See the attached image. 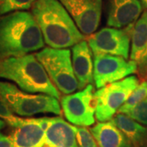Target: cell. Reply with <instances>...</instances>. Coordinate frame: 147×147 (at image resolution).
<instances>
[{
  "mask_svg": "<svg viewBox=\"0 0 147 147\" xmlns=\"http://www.w3.org/2000/svg\"><path fill=\"white\" fill-rule=\"evenodd\" d=\"M44 39L31 12L17 11L0 16V60L42 49Z\"/></svg>",
  "mask_w": 147,
  "mask_h": 147,
  "instance_id": "obj_1",
  "label": "cell"
},
{
  "mask_svg": "<svg viewBox=\"0 0 147 147\" xmlns=\"http://www.w3.org/2000/svg\"><path fill=\"white\" fill-rule=\"evenodd\" d=\"M31 13L50 47L67 48L84 39V34L59 0H36Z\"/></svg>",
  "mask_w": 147,
  "mask_h": 147,
  "instance_id": "obj_2",
  "label": "cell"
},
{
  "mask_svg": "<svg viewBox=\"0 0 147 147\" xmlns=\"http://www.w3.org/2000/svg\"><path fill=\"white\" fill-rule=\"evenodd\" d=\"M0 79L14 82L26 92L61 97L44 67L33 54L0 60Z\"/></svg>",
  "mask_w": 147,
  "mask_h": 147,
  "instance_id": "obj_3",
  "label": "cell"
},
{
  "mask_svg": "<svg viewBox=\"0 0 147 147\" xmlns=\"http://www.w3.org/2000/svg\"><path fill=\"white\" fill-rule=\"evenodd\" d=\"M0 97L13 113L19 116L47 113L61 115L57 98L46 94H30L7 82L0 81Z\"/></svg>",
  "mask_w": 147,
  "mask_h": 147,
  "instance_id": "obj_4",
  "label": "cell"
},
{
  "mask_svg": "<svg viewBox=\"0 0 147 147\" xmlns=\"http://www.w3.org/2000/svg\"><path fill=\"white\" fill-rule=\"evenodd\" d=\"M35 56L57 89L65 95L74 93L79 89L69 49L45 47Z\"/></svg>",
  "mask_w": 147,
  "mask_h": 147,
  "instance_id": "obj_5",
  "label": "cell"
},
{
  "mask_svg": "<svg viewBox=\"0 0 147 147\" xmlns=\"http://www.w3.org/2000/svg\"><path fill=\"white\" fill-rule=\"evenodd\" d=\"M138 85L139 79L131 75L99 88L94 93L96 119L99 122L111 120Z\"/></svg>",
  "mask_w": 147,
  "mask_h": 147,
  "instance_id": "obj_6",
  "label": "cell"
},
{
  "mask_svg": "<svg viewBox=\"0 0 147 147\" xmlns=\"http://www.w3.org/2000/svg\"><path fill=\"white\" fill-rule=\"evenodd\" d=\"M134 24L120 30L114 27H105L90 34L87 41L93 55L110 54L127 59Z\"/></svg>",
  "mask_w": 147,
  "mask_h": 147,
  "instance_id": "obj_7",
  "label": "cell"
},
{
  "mask_svg": "<svg viewBox=\"0 0 147 147\" xmlns=\"http://www.w3.org/2000/svg\"><path fill=\"white\" fill-rule=\"evenodd\" d=\"M94 88L92 84L77 92L61 98V105L65 119L76 126L88 127L95 123Z\"/></svg>",
  "mask_w": 147,
  "mask_h": 147,
  "instance_id": "obj_8",
  "label": "cell"
},
{
  "mask_svg": "<svg viewBox=\"0 0 147 147\" xmlns=\"http://www.w3.org/2000/svg\"><path fill=\"white\" fill-rule=\"evenodd\" d=\"M94 83L96 88L119 81L137 72V65L133 61L110 54L94 55Z\"/></svg>",
  "mask_w": 147,
  "mask_h": 147,
  "instance_id": "obj_9",
  "label": "cell"
},
{
  "mask_svg": "<svg viewBox=\"0 0 147 147\" xmlns=\"http://www.w3.org/2000/svg\"><path fill=\"white\" fill-rule=\"evenodd\" d=\"M84 35L93 34L99 26L102 0H59Z\"/></svg>",
  "mask_w": 147,
  "mask_h": 147,
  "instance_id": "obj_10",
  "label": "cell"
},
{
  "mask_svg": "<svg viewBox=\"0 0 147 147\" xmlns=\"http://www.w3.org/2000/svg\"><path fill=\"white\" fill-rule=\"evenodd\" d=\"M51 118L22 119L16 116L10 125L13 131L10 137L15 147H40L45 140V132Z\"/></svg>",
  "mask_w": 147,
  "mask_h": 147,
  "instance_id": "obj_11",
  "label": "cell"
},
{
  "mask_svg": "<svg viewBox=\"0 0 147 147\" xmlns=\"http://www.w3.org/2000/svg\"><path fill=\"white\" fill-rule=\"evenodd\" d=\"M141 0H108L107 25L122 29L134 24L142 11Z\"/></svg>",
  "mask_w": 147,
  "mask_h": 147,
  "instance_id": "obj_12",
  "label": "cell"
},
{
  "mask_svg": "<svg viewBox=\"0 0 147 147\" xmlns=\"http://www.w3.org/2000/svg\"><path fill=\"white\" fill-rule=\"evenodd\" d=\"M130 58L137 65V73L147 80V11H143L132 28Z\"/></svg>",
  "mask_w": 147,
  "mask_h": 147,
  "instance_id": "obj_13",
  "label": "cell"
},
{
  "mask_svg": "<svg viewBox=\"0 0 147 147\" xmlns=\"http://www.w3.org/2000/svg\"><path fill=\"white\" fill-rule=\"evenodd\" d=\"M72 65L79 89H84L94 82L92 52L87 40L84 39L72 47Z\"/></svg>",
  "mask_w": 147,
  "mask_h": 147,
  "instance_id": "obj_14",
  "label": "cell"
},
{
  "mask_svg": "<svg viewBox=\"0 0 147 147\" xmlns=\"http://www.w3.org/2000/svg\"><path fill=\"white\" fill-rule=\"evenodd\" d=\"M44 142L53 147H79L75 126L69 124L61 117L51 118L45 132Z\"/></svg>",
  "mask_w": 147,
  "mask_h": 147,
  "instance_id": "obj_15",
  "label": "cell"
},
{
  "mask_svg": "<svg viewBox=\"0 0 147 147\" xmlns=\"http://www.w3.org/2000/svg\"><path fill=\"white\" fill-rule=\"evenodd\" d=\"M90 131L99 147H133L129 139L112 120L100 122Z\"/></svg>",
  "mask_w": 147,
  "mask_h": 147,
  "instance_id": "obj_16",
  "label": "cell"
},
{
  "mask_svg": "<svg viewBox=\"0 0 147 147\" xmlns=\"http://www.w3.org/2000/svg\"><path fill=\"white\" fill-rule=\"evenodd\" d=\"M111 120L125 134L133 147H147L146 127L121 113H117Z\"/></svg>",
  "mask_w": 147,
  "mask_h": 147,
  "instance_id": "obj_17",
  "label": "cell"
},
{
  "mask_svg": "<svg viewBox=\"0 0 147 147\" xmlns=\"http://www.w3.org/2000/svg\"><path fill=\"white\" fill-rule=\"evenodd\" d=\"M147 98V80H144L142 84H140L134 90L131 94L129 96L127 101L121 106L118 113L125 114L127 110L131 109L133 106L137 105L141 101Z\"/></svg>",
  "mask_w": 147,
  "mask_h": 147,
  "instance_id": "obj_18",
  "label": "cell"
},
{
  "mask_svg": "<svg viewBox=\"0 0 147 147\" xmlns=\"http://www.w3.org/2000/svg\"><path fill=\"white\" fill-rule=\"evenodd\" d=\"M36 0H0V16L31 8Z\"/></svg>",
  "mask_w": 147,
  "mask_h": 147,
  "instance_id": "obj_19",
  "label": "cell"
},
{
  "mask_svg": "<svg viewBox=\"0 0 147 147\" xmlns=\"http://www.w3.org/2000/svg\"><path fill=\"white\" fill-rule=\"evenodd\" d=\"M124 115L142 125L147 126V98L127 110Z\"/></svg>",
  "mask_w": 147,
  "mask_h": 147,
  "instance_id": "obj_20",
  "label": "cell"
},
{
  "mask_svg": "<svg viewBox=\"0 0 147 147\" xmlns=\"http://www.w3.org/2000/svg\"><path fill=\"white\" fill-rule=\"evenodd\" d=\"M76 138L79 147H99L92 132L84 127H76Z\"/></svg>",
  "mask_w": 147,
  "mask_h": 147,
  "instance_id": "obj_21",
  "label": "cell"
},
{
  "mask_svg": "<svg viewBox=\"0 0 147 147\" xmlns=\"http://www.w3.org/2000/svg\"><path fill=\"white\" fill-rule=\"evenodd\" d=\"M16 117V116L13 115V112L10 110V108L0 97V119H3L9 125Z\"/></svg>",
  "mask_w": 147,
  "mask_h": 147,
  "instance_id": "obj_22",
  "label": "cell"
},
{
  "mask_svg": "<svg viewBox=\"0 0 147 147\" xmlns=\"http://www.w3.org/2000/svg\"><path fill=\"white\" fill-rule=\"evenodd\" d=\"M0 147H15L11 137H7L0 132Z\"/></svg>",
  "mask_w": 147,
  "mask_h": 147,
  "instance_id": "obj_23",
  "label": "cell"
},
{
  "mask_svg": "<svg viewBox=\"0 0 147 147\" xmlns=\"http://www.w3.org/2000/svg\"><path fill=\"white\" fill-rule=\"evenodd\" d=\"M6 123H6L5 121L3 120V119H0V130L5 127Z\"/></svg>",
  "mask_w": 147,
  "mask_h": 147,
  "instance_id": "obj_24",
  "label": "cell"
},
{
  "mask_svg": "<svg viewBox=\"0 0 147 147\" xmlns=\"http://www.w3.org/2000/svg\"><path fill=\"white\" fill-rule=\"evenodd\" d=\"M141 3H142L143 7L147 9V0H141Z\"/></svg>",
  "mask_w": 147,
  "mask_h": 147,
  "instance_id": "obj_25",
  "label": "cell"
},
{
  "mask_svg": "<svg viewBox=\"0 0 147 147\" xmlns=\"http://www.w3.org/2000/svg\"><path fill=\"white\" fill-rule=\"evenodd\" d=\"M40 147H53V146H49L48 144H47L46 142H43V144H42V146H40Z\"/></svg>",
  "mask_w": 147,
  "mask_h": 147,
  "instance_id": "obj_26",
  "label": "cell"
}]
</instances>
